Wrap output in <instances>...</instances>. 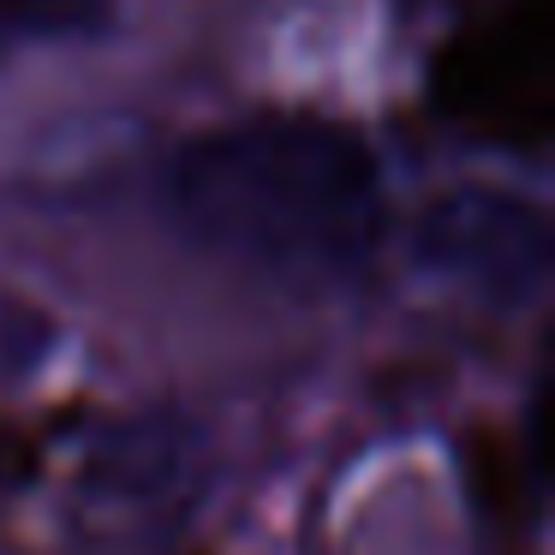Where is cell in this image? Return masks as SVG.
Segmentation results:
<instances>
[{
  "label": "cell",
  "mask_w": 555,
  "mask_h": 555,
  "mask_svg": "<svg viewBox=\"0 0 555 555\" xmlns=\"http://www.w3.org/2000/svg\"><path fill=\"white\" fill-rule=\"evenodd\" d=\"M173 216L197 245L281 281H340L383 240V168L352 126L251 114L173 162Z\"/></svg>",
  "instance_id": "1"
},
{
  "label": "cell",
  "mask_w": 555,
  "mask_h": 555,
  "mask_svg": "<svg viewBox=\"0 0 555 555\" xmlns=\"http://www.w3.org/2000/svg\"><path fill=\"white\" fill-rule=\"evenodd\" d=\"M550 216L507 185H454L418 209L412 257L424 275L483 305H526L550 281Z\"/></svg>",
  "instance_id": "2"
},
{
  "label": "cell",
  "mask_w": 555,
  "mask_h": 555,
  "mask_svg": "<svg viewBox=\"0 0 555 555\" xmlns=\"http://www.w3.org/2000/svg\"><path fill=\"white\" fill-rule=\"evenodd\" d=\"M197 466H204V436L180 412H138L90 436L73 490L96 526L132 531L144 519H168L197 490Z\"/></svg>",
  "instance_id": "3"
}]
</instances>
